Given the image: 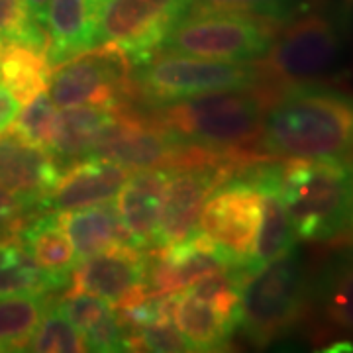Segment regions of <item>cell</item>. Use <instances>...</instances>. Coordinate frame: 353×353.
<instances>
[{
  "mask_svg": "<svg viewBox=\"0 0 353 353\" xmlns=\"http://www.w3.org/2000/svg\"><path fill=\"white\" fill-rule=\"evenodd\" d=\"M257 150L271 159H352L353 92L326 83L277 88L265 108Z\"/></svg>",
  "mask_w": 353,
  "mask_h": 353,
  "instance_id": "obj_1",
  "label": "cell"
},
{
  "mask_svg": "<svg viewBox=\"0 0 353 353\" xmlns=\"http://www.w3.org/2000/svg\"><path fill=\"white\" fill-rule=\"evenodd\" d=\"M97 2H99V4H101V6H102V4H104V2H106V0H97Z\"/></svg>",
  "mask_w": 353,
  "mask_h": 353,
  "instance_id": "obj_38",
  "label": "cell"
},
{
  "mask_svg": "<svg viewBox=\"0 0 353 353\" xmlns=\"http://www.w3.org/2000/svg\"><path fill=\"white\" fill-rule=\"evenodd\" d=\"M263 218V192L240 173L228 179L202 206L201 232L224 253L230 265L243 267L252 261Z\"/></svg>",
  "mask_w": 353,
  "mask_h": 353,
  "instance_id": "obj_9",
  "label": "cell"
},
{
  "mask_svg": "<svg viewBox=\"0 0 353 353\" xmlns=\"http://www.w3.org/2000/svg\"><path fill=\"white\" fill-rule=\"evenodd\" d=\"M353 187L352 159H281L279 196L296 238L338 243L343 236Z\"/></svg>",
  "mask_w": 353,
  "mask_h": 353,
  "instance_id": "obj_4",
  "label": "cell"
},
{
  "mask_svg": "<svg viewBox=\"0 0 353 353\" xmlns=\"http://www.w3.org/2000/svg\"><path fill=\"white\" fill-rule=\"evenodd\" d=\"M53 301L51 294H16L0 299V352H26L43 314Z\"/></svg>",
  "mask_w": 353,
  "mask_h": 353,
  "instance_id": "obj_25",
  "label": "cell"
},
{
  "mask_svg": "<svg viewBox=\"0 0 353 353\" xmlns=\"http://www.w3.org/2000/svg\"><path fill=\"white\" fill-rule=\"evenodd\" d=\"M314 6V0H192L190 8H214L255 14L279 24H287Z\"/></svg>",
  "mask_w": 353,
  "mask_h": 353,
  "instance_id": "obj_28",
  "label": "cell"
},
{
  "mask_svg": "<svg viewBox=\"0 0 353 353\" xmlns=\"http://www.w3.org/2000/svg\"><path fill=\"white\" fill-rule=\"evenodd\" d=\"M114 112L116 110H102L92 106L59 108L50 153L57 161L65 163L88 157L106 126L112 122Z\"/></svg>",
  "mask_w": 353,
  "mask_h": 353,
  "instance_id": "obj_22",
  "label": "cell"
},
{
  "mask_svg": "<svg viewBox=\"0 0 353 353\" xmlns=\"http://www.w3.org/2000/svg\"><path fill=\"white\" fill-rule=\"evenodd\" d=\"M57 308L75 324V328L83 336L114 314L112 304L102 301L99 296L85 294V292L65 294L63 301L57 303Z\"/></svg>",
  "mask_w": 353,
  "mask_h": 353,
  "instance_id": "obj_31",
  "label": "cell"
},
{
  "mask_svg": "<svg viewBox=\"0 0 353 353\" xmlns=\"http://www.w3.org/2000/svg\"><path fill=\"white\" fill-rule=\"evenodd\" d=\"M261 83L267 85L259 63L218 61L169 51L157 57L153 55L132 75V85L138 87L141 97L153 104L183 101L220 90L255 88Z\"/></svg>",
  "mask_w": 353,
  "mask_h": 353,
  "instance_id": "obj_7",
  "label": "cell"
},
{
  "mask_svg": "<svg viewBox=\"0 0 353 353\" xmlns=\"http://www.w3.org/2000/svg\"><path fill=\"white\" fill-rule=\"evenodd\" d=\"M132 88V63L114 43L79 53L53 67L48 94L57 108L92 106L116 110Z\"/></svg>",
  "mask_w": 353,
  "mask_h": 353,
  "instance_id": "obj_8",
  "label": "cell"
},
{
  "mask_svg": "<svg viewBox=\"0 0 353 353\" xmlns=\"http://www.w3.org/2000/svg\"><path fill=\"white\" fill-rule=\"evenodd\" d=\"M145 252L128 243H120L77 261L73 271L69 273L65 294L85 292L110 303L112 308H122L150 294L145 285Z\"/></svg>",
  "mask_w": 353,
  "mask_h": 353,
  "instance_id": "obj_13",
  "label": "cell"
},
{
  "mask_svg": "<svg viewBox=\"0 0 353 353\" xmlns=\"http://www.w3.org/2000/svg\"><path fill=\"white\" fill-rule=\"evenodd\" d=\"M51 65L46 50L28 46L22 41H10L0 55V85L6 88L20 104L48 90Z\"/></svg>",
  "mask_w": 353,
  "mask_h": 353,
  "instance_id": "obj_23",
  "label": "cell"
},
{
  "mask_svg": "<svg viewBox=\"0 0 353 353\" xmlns=\"http://www.w3.org/2000/svg\"><path fill=\"white\" fill-rule=\"evenodd\" d=\"M18 110H20V102L0 85V134L12 124Z\"/></svg>",
  "mask_w": 353,
  "mask_h": 353,
  "instance_id": "obj_33",
  "label": "cell"
},
{
  "mask_svg": "<svg viewBox=\"0 0 353 353\" xmlns=\"http://www.w3.org/2000/svg\"><path fill=\"white\" fill-rule=\"evenodd\" d=\"M132 171L97 155L77 159L59 175L55 187L39 199L36 208L46 212L73 210L114 201Z\"/></svg>",
  "mask_w": 353,
  "mask_h": 353,
  "instance_id": "obj_16",
  "label": "cell"
},
{
  "mask_svg": "<svg viewBox=\"0 0 353 353\" xmlns=\"http://www.w3.org/2000/svg\"><path fill=\"white\" fill-rule=\"evenodd\" d=\"M34 208L30 201L22 199L12 190L0 187V224L4 228L20 226V220L26 210Z\"/></svg>",
  "mask_w": 353,
  "mask_h": 353,
  "instance_id": "obj_32",
  "label": "cell"
},
{
  "mask_svg": "<svg viewBox=\"0 0 353 353\" xmlns=\"http://www.w3.org/2000/svg\"><path fill=\"white\" fill-rule=\"evenodd\" d=\"M16 228H18V226H16ZM6 230H10V228H4V226H2V224H0V234H4Z\"/></svg>",
  "mask_w": 353,
  "mask_h": 353,
  "instance_id": "obj_37",
  "label": "cell"
},
{
  "mask_svg": "<svg viewBox=\"0 0 353 353\" xmlns=\"http://www.w3.org/2000/svg\"><path fill=\"white\" fill-rule=\"evenodd\" d=\"M26 352L81 353L88 352V347L85 336L75 328V324L57 308V304H51L32 340L28 341Z\"/></svg>",
  "mask_w": 353,
  "mask_h": 353,
  "instance_id": "obj_26",
  "label": "cell"
},
{
  "mask_svg": "<svg viewBox=\"0 0 353 353\" xmlns=\"http://www.w3.org/2000/svg\"><path fill=\"white\" fill-rule=\"evenodd\" d=\"M30 14L26 0H0V36L46 50L48 38Z\"/></svg>",
  "mask_w": 353,
  "mask_h": 353,
  "instance_id": "obj_30",
  "label": "cell"
},
{
  "mask_svg": "<svg viewBox=\"0 0 353 353\" xmlns=\"http://www.w3.org/2000/svg\"><path fill=\"white\" fill-rule=\"evenodd\" d=\"M283 26L255 14L190 8L173 26L161 51L218 61L255 63L263 59Z\"/></svg>",
  "mask_w": 353,
  "mask_h": 353,
  "instance_id": "obj_6",
  "label": "cell"
},
{
  "mask_svg": "<svg viewBox=\"0 0 353 353\" xmlns=\"http://www.w3.org/2000/svg\"><path fill=\"white\" fill-rule=\"evenodd\" d=\"M124 352L185 353L192 352V347L173 322H155L124 334Z\"/></svg>",
  "mask_w": 353,
  "mask_h": 353,
  "instance_id": "obj_29",
  "label": "cell"
},
{
  "mask_svg": "<svg viewBox=\"0 0 353 353\" xmlns=\"http://www.w3.org/2000/svg\"><path fill=\"white\" fill-rule=\"evenodd\" d=\"M190 6L192 0H106L99 14L97 41L114 43L139 67L161 51L165 38Z\"/></svg>",
  "mask_w": 353,
  "mask_h": 353,
  "instance_id": "obj_10",
  "label": "cell"
},
{
  "mask_svg": "<svg viewBox=\"0 0 353 353\" xmlns=\"http://www.w3.org/2000/svg\"><path fill=\"white\" fill-rule=\"evenodd\" d=\"M101 4L97 0H51L43 24L48 28L46 55L53 67L94 48Z\"/></svg>",
  "mask_w": 353,
  "mask_h": 353,
  "instance_id": "obj_18",
  "label": "cell"
},
{
  "mask_svg": "<svg viewBox=\"0 0 353 353\" xmlns=\"http://www.w3.org/2000/svg\"><path fill=\"white\" fill-rule=\"evenodd\" d=\"M304 322L318 345H353V245L341 243L312 267Z\"/></svg>",
  "mask_w": 353,
  "mask_h": 353,
  "instance_id": "obj_12",
  "label": "cell"
},
{
  "mask_svg": "<svg viewBox=\"0 0 353 353\" xmlns=\"http://www.w3.org/2000/svg\"><path fill=\"white\" fill-rule=\"evenodd\" d=\"M273 92L271 88H238L153 104V122L185 145L261 159L265 155L243 152V148L257 143L265 108Z\"/></svg>",
  "mask_w": 353,
  "mask_h": 353,
  "instance_id": "obj_2",
  "label": "cell"
},
{
  "mask_svg": "<svg viewBox=\"0 0 353 353\" xmlns=\"http://www.w3.org/2000/svg\"><path fill=\"white\" fill-rule=\"evenodd\" d=\"M236 155L216 153L214 157H192L189 161L169 167L171 175L165 190L155 248L187 240L196 230L204 202L243 167L236 163Z\"/></svg>",
  "mask_w": 353,
  "mask_h": 353,
  "instance_id": "obj_11",
  "label": "cell"
},
{
  "mask_svg": "<svg viewBox=\"0 0 353 353\" xmlns=\"http://www.w3.org/2000/svg\"><path fill=\"white\" fill-rule=\"evenodd\" d=\"M55 214L73 241L77 261L120 243L130 245L116 208L110 206V202L73 210H57Z\"/></svg>",
  "mask_w": 353,
  "mask_h": 353,
  "instance_id": "obj_20",
  "label": "cell"
},
{
  "mask_svg": "<svg viewBox=\"0 0 353 353\" xmlns=\"http://www.w3.org/2000/svg\"><path fill=\"white\" fill-rule=\"evenodd\" d=\"M169 175V167L138 169L128 175L114 196V208L126 232L128 241L138 250L155 248Z\"/></svg>",
  "mask_w": 353,
  "mask_h": 353,
  "instance_id": "obj_15",
  "label": "cell"
},
{
  "mask_svg": "<svg viewBox=\"0 0 353 353\" xmlns=\"http://www.w3.org/2000/svg\"><path fill=\"white\" fill-rule=\"evenodd\" d=\"M51 0H26V6L30 14L38 20L39 24H43L46 20V12H48V6H50Z\"/></svg>",
  "mask_w": 353,
  "mask_h": 353,
  "instance_id": "obj_34",
  "label": "cell"
},
{
  "mask_svg": "<svg viewBox=\"0 0 353 353\" xmlns=\"http://www.w3.org/2000/svg\"><path fill=\"white\" fill-rule=\"evenodd\" d=\"M20 238L30 257L55 275H69L77 265V253L69 234L55 212L39 216L28 226L20 228Z\"/></svg>",
  "mask_w": 353,
  "mask_h": 353,
  "instance_id": "obj_24",
  "label": "cell"
},
{
  "mask_svg": "<svg viewBox=\"0 0 353 353\" xmlns=\"http://www.w3.org/2000/svg\"><path fill=\"white\" fill-rule=\"evenodd\" d=\"M2 50H4V41H2V36H0V55H2Z\"/></svg>",
  "mask_w": 353,
  "mask_h": 353,
  "instance_id": "obj_36",
  "label": "cell"
},
{
  "mask_svg": "<svg viewBox=\"0 0 353 353\" xmlns=\"http://www.w3.org/2000/svg\"><path fill=\"white\" fill-rule=\"evenodd\" d=\"M173 324L189 341L192 352H220L238 324L222 316L208 301L189 290L176 292Z\"/></svg>",
  "mask_w": 353,
  "mask_h": 353,
  "instance_id": "obj_21",
  "label": "cell"
},
{
  "mask_svg": "<svg viewBox=\"0 0 353 353\" xmlns=\"http://www.w3.org/2000/svg\"><path fill=\"white\" fill-rule=\"evenodd\" d=\"M310 271L308 255L296 243L243 281L238 328L252 345L263 350L303 326Z\"/></svg>",
  "mask_w": 353,
  "mask_h": 353,
  "instance_id": "obj_5",
  "label": "cell"
},
{
  "mask_svg": "<svg viewBox=\"0 0 353 353\" xmlns=\"http://www.w3.org/2000/svg\"><path fill=\"white\" fill-rule=\"evenodd\" d=\"M59 161L50 152L30 145L6 132L0 138V187L38 204L59 181Z\"/></svg>",
  "mask_w": 353,
  "mask_h": 353,
  "instance_id": "obj_17",
  "label": "cell"
},
{
  "mask_svg": "<svg viewBox=\"0 0 353 353\" xmlns=\"http://www.w3.org/2000/svg\"><path fill=\"white\" fill-rule=\"evenodd\" d=\"M69 275L43 271L24 248L20 226L0 234V299L16 294H51L63 289Z\"/></svg>",
  "mask_w": 353,
  "mask_h": 353,
  "instance_id": "obj_19",
  "label": "cell"
},
{
  "mask_svg": "<svg viewBox=\"0 0 353 353\" xmlns=\"http://www.w3.org/2000/svg\"><path fill=\"white\" fill-rule=\"evenodd\" d=\"M352 51V20L345 6L306 10L279 30L259 67L267 87L324 83L343 71Z\"/></svg>",
  "mask_w": 353,
  "mask_h": 353,
  "instance_id": "obj_3",
  "label": "cell"
},
{
  "mask_svg": "<svg viewBox=\"0 0 353 353\" xmlns=\"http://www.w3.org/2000/svg\"><path fill=\"white\" fill-rule=\"evenodd\" d=\"M194 150L199 148H192V152ZM192 152H187L185 143L176 141L155 122L148 124L138 116L116 108L112 122L106 126L90 155L122 165L128 171H138L189 161Z\"/></svg>",
  "mask_w": 353,
  "mask_h": 353,
  "instance_id": "obj_14",
  "label": "cell"
},
{
  "mask_svg": "<svg viewBox=\"0 0 353 353\" xmlns=\"http://www.w3.org/2000/svg\"><path fill=\"white\" fill-rule=\"evenodd\" d=\"M57 112L59 108L51 102L50 94L46 90L28 102L24 110H18L16 118L12 120V126H8L4 132H8L10 136L22 139L30 145L50 152L55 124H57Z\"/></svg>",
  "mask_w": 353,
  "mask_h": 353,
  "instance_id": "obj_27",
  "label": "cell"
},
{
  "mask_svg": "<svg viewBox=\"0 0 353 353\" xmlns=\"http://www.w3.org/2000/svg\"><path fill=\"white\" fill-rule=\"evenodd\" d=\"M340 243L353 245V187H352V199H350V212H347V222H345V230H343V236H341Z\"/></svg>",
  "mask_w": 353,
  "mask_h": 353,
  "instance_id": "obj_35",
  "label": "cell"
}]
</instances>
